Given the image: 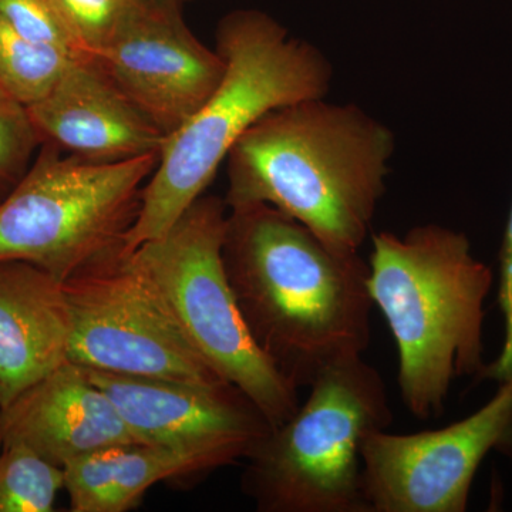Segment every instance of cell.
I'll use <instances>...</instances> for the list:
<instances>
[{
    "instance_id": "6da1fadb",
    "label": "cell",
    "mask_w": 512,
    "mask_h": 512,
    "mask_svg": "<svg viewBox=\"0 0 512 512\" xmlns=\"http://www.w3.org/2000/svg\"><path fill=\"white\" fill-rule=\"evenodd\" d=\"M222 259L259 349L296 387L370 345L369 264L271 205L228 210Z\"/></svg>"
},
{
    "instance_id": "7a4b0ae2",
    "label": "cell",
    "mask_w": 512,
    "mask_h": 512,
    "mask_svg": "<svg viewBox=\"0 0 512 512\" xmlns=\"http://www.w3.org/2000/svg\"><path fill=\"white\" fill-rule=\"evenodd\" d=\"M394 150L393 131L356 104L298 101L265 114L229 151L224 201L271 205L340 254H360Z\"/></svg>"
},
{
    "instance_id": "3957f363",
    "label": "cell",
    "mask_w": 512,
    "mask_h": 512,
    "mask_svg": "<svg viewBox=\"0 0 512 512\" xmlns=\"http://www.w3.org/2000/svg\"><path fill=\"white\" fill-rule=\"evenodd\" d=\"M225 73L183 126L165 138L144 187L140 212L124 241L130 254L161 237L201 197L239 138L265 114L298 101L323 99L333 67L325 53L261 10L228 13L218 23Z\"/></svg>"
},
{
    "instance_id": "277c9868",
    "label": "cell",
    "mask_w": 512,
    "mask_h": 512,
    "mask_svg": "<svg viewBox=\"0 0 512 512\" xmlns=\"http://www.w3.org/2000/svg\"><path fill=\"white\" fill-rule=\"evenodd\" d=\"M370 296L399 355L400 396L416 419L444 412L451 383L483 377L484 302L494 274L463 232L419 225L372 235Z\"/></svg>"
},
{
    "instance_id": "5b68a950",
    "label": "cell",
    "mask_w": 512,
    "mask_h": 512,
    "mask_svg": "<svg viewBox=\"0 0 512 512\" xmlns=\"http://www.w3.org/2000/svg\"><path fill=\"white\" fill-rule=\"evenodd\" d=\"M308 387V400L245 458L242 488L261 512H369L363 446L393 421L382 376L357 356Z\"/></svg>"
},
{
    "instance_id": "8992f818",
    "label": "cell",
    "mask_w": 512,
    "mask_h": 512,
    "mask_svg": "<svg viewBox=\"0 0 512 512\" xmlns=\"http://www.w3.org/2000/svg\"><path fill=\"white\" fill-rule=\"evenodd\" d=\"M158 153L94 163L46 143L0 202V261L28 262L57 281L123 251Z\"/></svg>"
},
{
    "instance_id": "52a82bcc",
    "label": "cell",
    "mask_w": 512,
    "mask_h": 512,
    "mask_svg": "<svg viewBox=\"0 0 512 512\" xmlns=\"http://www.w3.org/2000/svg\"><path fill=\"white\" fill-rule=\"evenodd\" d=\"M227 218L222 198L202 194L161 237L130 254L163 293L202 359L275 429L301 406L299 387L256 346L239 312L222 259Z\"/></svg>"
},
{
    "instance_id": "ba28073f",
    "label": "cell",
    "mask_w": 512,
    "mask_h": 512,
    "mask_svg": "<svg viewBox=\"0 0 512 512\" xmlns=\"http://www.w3.org/2000/svg\"><path fill=\"white\" fill-rule=\"evenodd\" d=\"M63 288L70 362L119 375L225 382L191 345L163 293L131 254L103 259Z\"/></svg>"
},
{
    "instance_id": "9c48e42d",
    "label": "cell",
    "mask_w": 512,
    "mask_h": 512,
    "mask_svg": "<svg viewBox=\"0 0 512 512\" xmlns=\"http://www.w3.org/2000/svg\"><path fill=\"white\" fill-rule=\"evenodd\" d=\"M512 457V377L483 409L444 429L375 431L362 450L369 512H464L484 458Z\"/></svg>"
},
{
    "instance_id": "30bf717a",
    "label": "cell",
    "mask_w": 512,
    "mask_h": 512,
    "mask_svg": "<svg viewBox=\"0 0 512 512\" xmlns=\"http://www.w3.org/2000/svg\"><path fill=\"white\" fill-rule=\"evenodd\" d=\"M86 369V367H84ZM140 444L245 460L271 424L231 383H190L86 369Z\"/></svg>"
},
{
    "instance_id": "8fae6325",
    "label": "cell",
    "mask_w": 512,
    "mask_h": 512,
    "mask_svg": "<svg viewBox=\"0 0 512 512\" xmlns=\"http://www.w3.org/2000/svg\"><path fill=\"white\" fill-rule=\"evenodd\" d=\"M90 59L167 137L200 109L225 73L220 53L202 45L181 10L146 6Z\"/></svg>"
},
{
    "instance_id": "7c38bea8",
    "label": "cell",
    "mask_w": 512,
    "mask_h": 512,
    "mask_svg": "<svg viewBox=\"0 0 512 512\" xmlns=\"http://www.w3.org/2000/svg\"><path fill=\"white\" fill-rule=\"evenodd\" d=\"M28 111L40 140L94 163L160 153L167 138L90 57L73 60Z\"/></svg>"
},
{
    "instance_id": "4fadbf2b",
    "label": "cell",
    "mask_w": 512,
    "mask_h": 512,
    "mask_svg": "<svg viewBox=\"0 0 512 512\" xmlns=\"http://www.w3.org/2000/svg\"><path fill=\"white\" fill-rule=\"evenodd\" d=\"M3 412V443L32 448L56 466L123 444H140L83 366L66 362Z\"/></svg>"
},
{
    "instance_id": "5bb4252c",
    "label": "cell",
    "mask_w": 512,
    "mask_h": 512,
    "mask_svg": "<svg viewBox=\"0 0 512 512\" xmlns=\"http://www.w3.org/2000/svg\"><path fill=\"white\" fill-rule=\"evenodd\" d=\"M63 282L22 261H0V407L69 362Z\"/></svg>"
},
{
    "instance_id": "9a60e30c",
    "label": "cell",
    "mask_w": 512,
    "mask_h": 512,
    "mask_svg": "<svg viewBox=\"0 0 512 512\" xmlns=\"http://www.w3.org/2000/svg\"><path fill=\"white\" fill-rule=\"evenodd\" d=\"M228 466L217 454L148 444L94 451L64 466V490L73 512L133 510L153 485Z\"/></svg>"
},
{
    "instance_id": "2e32d148",
    "label": "cell",
    "mask_w": 512,
    "mask_h": 512,
    "mask_svg": "<svg viewBox=\"0 0 512 512\" xmlns=\"http://www.w3.org/2000/svg\"><path fill=\"white\" fill-rule=\"evenodd\" d=\"M80 56L20 36L0 18V90L29 107L50 93Z\"/></svg>"
},
{
    "instance_id": "e0dca14e",
    "label": "cell",
    "mask_w": 512,
    "mask_h": 512,
    "mask_svg": "<svg viewBox=\"0 0 512 512\" xmlns=\"http://www.w3.org/2000/svg\"><path fill=\"white\" fill-rule=\"evenodd\" d=\"M64 490V468L8 441L0 450V512H52Z\"/></svg>"
},
{
    "instance_id": "ac0fdd59",
    "label": "cell",
    "mask_w": 512,
    "mask_h": 512,
    "mask_svg": "<svg viewBox=\"0 0 512 512\" xmlns=\"http://www.w3.org/2000/svg\"><path fill=\"white\" fill-rule=\"evenodd\" d=\"M80 49L92 57L143 8L138 0H53Z\"/></svg>"
},
{
    "instance_id": "d6986e66",
    "label": "cell",
    "mask_w": 512,
    "mask_h": 512,
    "mask_svg": "<svg viewBox=\"0 0 512 512\" xmlns=\"http://www.w3.org/2000/svg\"><path fill=\"white\" fill-rule=\"evenodd\" d=\"M40 141L28 107L0 90V202L28 171Z\"/></svg>"
},
{
    "instance_id": "ffe728a7",
    "label": "cell",
    "mask_w": 512,
    "mask_h": 512,
    "mask_svg": "<svg viewBox=\"0 0 512 512\" xmlns=\"http://www.w3.org/2000/svg\"><path fill=\"white\" fill-rule=\"evenodd\" d=\"M0 18L32 42L86 57L53 0H0Z\"/></svg>"
},
{
    "instance_id": "44dd1931",
    "label": "cell",
    "mask_w": 512,
    "mask_h": 512,
    "mask_svg": "<svg viewBox=\"0 0 512 512\" xmlns=\"http://www.w3.org/2000/svg\"><path fill=\"white\" fill-rule=\"evenodd\" d=\"M498 303L504 318L503 352L497 362L487 366L484 377H491L501 383L512 377V204L500 252Z\"/></svg>"
},
{
    "instance_id": "7402d4cb",
    "label": "cell",
    "mask_w": 512,
    "mask_h": 512,
    "mask_svg": "<svg viewBox=\"0 0 512 512\" xmlns=\"http://www.w3.org/2000/svg\"><path fill=\"white\" fill-rule=\"evenodd\" d=\"M138 2L146 8L181 10L183 12L185 5L191 0H138Z\"/></svg>"
},
{
    "instance_id": "603a6c76",
    "label": "cell",
    "mask_w": 512,
    "mask_h": 512,
    "mask_svg": "<svg viewBox=\"0 0 512 512\" xmlns=\"http://www.w3.org/2000/svg\"><path fill=\"white\" fill-rule=\"evenodd\" d=\"M3 447V412L2 407H0V450Z\"/></svg>"
}]
</instances>
